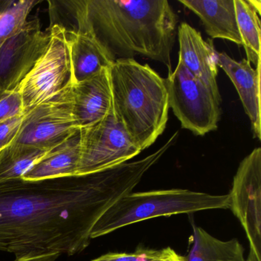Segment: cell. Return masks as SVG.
I'll return each mask as SVG.
<instances>
[{
  "mask_svg": "<svg viewBox=\"0 0 261 261\" xmlns=\"http://www.w3.org/2000/svg\"><path fill=\"white\" fill-rule=\"evenodd\" d=\"M70 4L77 24L75 30L66 29L71 61L69 80L75 85L110 68L115 59L91 31L74 2Z\"/></svg>",
  "mask_w": 261,
  "mask_h": 261,
  "instance_id": "11",
  "label": "cell"
},
{
  "mask_svg": "<svg viewBox=\"0 0 261 261\" xmlns=\"http://www.w3.org/2000/svg\"><path fill=\"white\" fill-rule=\"evenodd\" d=\"M230 208V196L211 195L188 189H172L130 192L116 201L93 228L91 238L140 221L159 217Z\"/></svg>",
  "mask_w": 261,
  "mask_h": 261,
  "instance_id": "4",
  "label": "cell"
},
{
  "mask_svg": "<svg viewBox=\"0 0 261 261\" xmlns=\"http://www.w3.org/2000/svg\"><path fill=\"white\" fill-rule=\"evenodd\" d=\"M25 114L22 95L18 87L0 95V123Z\"/></svg>",
  "mask_w": 261,
  "mask_h": 261,
  "instance_id": "21",
  "label": "cell"
},
{
  "mask_svg": "<svg viewBox=\"0 0 261 261\" xmlns=\"http://www.w3.org/2000/svg\"><path fill=\"white\" fill-rule=\"evenodd\" d=\"M80 158V132L58 146L27 171L21 179L27 181L76 176Z\"/></svg>",
  "mask_w": 261,
  "mask_h": 261,
  "instance_id": "16",
  "label": "cell"
},
{
  "mask_svg": "<svg viewBox=\"0 0 261 261\" xmlns=\"http://www.w3.org/2000/svg\"><path fill=\"white\" fill-rule=\"evenodd\" d=\"M2 93H3V91H1V90H0V95H1V94H2Z\"/></svg>",
  "mask_w": 261,
  "mask_h": 261,
  "instance_id": "24",
  "label": "cell"
},
{
  "mask_svg": "<svg viewBox=\"0 0 261 261\" xmlns=\"http://www.w3.org/2000/svg\"><path fill=\"white\" fill-rule=\"evenodd\" d=\"M214 54L217 66L228 76L239 94L254 137L260 140V65L253 69L247 59L238 62L225 53L216 50Z\"/></svg>",
  "mask_w": 261,
  "mask_h": 261,
  "instance_id": "13",
  "label": "cell"
},
{
  "mask_svg": "<svg viewBox=\"0 0 261 261\" xmlns=\"http://www.w3.org/2000/svg\"><path fill=\"white\" fill-rule=\"evenodd\" d=\"M50 33L41 30L39 19L25 27L0 48V90L14 89L31 71L46 49Z\"/></svg>",
  "mask_w": 261,
  "mask_h": 261,
  "instance_id": "10",
  "label": "cell"
},
{
  "mask_svg": "<svg viewBox=\"0 0 261 261\" xmlns=\"http://www.w3.org/2000/svg\"><path fill=\"white\" fill-rule=\"evenodd\" d=\"M80 130L69 80L57 95L25 114L17 137L7 149H55Z\"/></svg>",
  "mask_w": 261,
  "mask_h": 261,
  "instance_id": "5",
  "label": "cell"
},
{
  "mask_svg": "<svg viewBox=\"0 0 261 261\" xmlns=\"http://www.w3.org/2000/svg\"><path fill=\"white\" fill-rule=\"evenodd\" d=\"M142 152L123 124L114 107L100 121L80 130V158L76 176L102 172L127 163Z\"/></svg>",
  "mask_w": 261,
  "mask_h": 261,
  "instance_id": "6",
  "label": "cell"
},
{
  "mask_svg": "<svg viewBox=\"0 0 261 261\" xmlns=\"http://www.w3.org/2000/svg\"><path fill=\"white\" fill-rule=\"evenodd\" d=\"M24 115L18 116L0 123V152L14 142L23 123Z\"/></svg>",
  "mask_w": 261,
  "mask_h": 261,
  "instance_id": "22",
  "label": "cell"
},
{
  "mask_svg": "<svg viewBox=\"0 0 261 261\" xmlns=\"http://www.w3.org/2000/svg\"><path fill=\"white\" fill-rule=\"evenodd\" d=\"M247 261H261L259 260L255 256L254 253L252 250H250V254H249L248 258H247Z\"/></svg>",
  "mask_w": 261,
  "mask_h": 261,
  "instance_id": "23",
  "label": "cell"
},
{
  "mask_svg": "<svg viewBox=\"0 0 261 261\" xmlns=\"http://www.w3.org/2000/svg\"><path fill=\"white\" fill-rule=\"evenodd\" d=\"M117 120L142 151L164 132L169 119L166 79L134 59H117L109 68Z\"/></svg>",
  "mask_w": 261,
  "mask_h": 261,
  "instance_id": "3",
  "label": "cell"
},
{
  "mask_svg": "<svg viewBox=\"0 0 261 261\" xmlns=\"http://www.w3.org/2000/svg\"><path fill=\"white\" fill-rule=\"evenodd\" d=\"M238 30L247 60L258 66L261 64V2L259 0H234Z\"/></svg>",
  "mask_w": 261,
  "mask_h": 261,
  "instance_id": "18",
  "label": "cell"
},
{
  "mask_svg": "<svg viewBox=\"0 0 261 261\" xmlns=\"http://www.w3.org/2000/svg\"><path fill=\"white\" fill-rule=\"evenodd\" d=\"M230 209L239 220L250 250L261 260V148L240 163L230 193Z\"/></svg>",
  "mask_w": 261,
  "mask_h": 261,
  "instance_id": "9",
  "label": "cell"
},
{
  "mask_svg": "<svg viewBox=\"0 0 261 261\" xmlns=\"http://www.w3.org/2000/svg\"><path fill=\"white\" fill-rule=\"evenodd\" d=\"M166 82L169 108L183 129L197 136H204L217 129L221 117V101L179 60Z\"/></svg>",
  "mask_w": 261,
  "mask_h": 261,
  "instance_id": "7",
  "label": "cell"
},
{
  "mask_svg": "<svg viewBox=\"0 0 261 261\" xmlns=\"http://www.w3.org/2000/svg\"><path fill=\"white\" fill-rule=\"evenodd\" d=\"M172 144L169 139L145 158L90 175L0 183V251L15 261H56L83 251L103 214Z\"/></svg>",
  "mask_w": 261,
  "mask_h": 261,
  "instance_id": "1",
  "label": "cell"
},
{
  "mask_svg": "<svg viewBox=\"0 0 261 261\" xmlns=\"http://www.w3.org/2000/svg\"><path fill=\"white\" fill-rule=\"evenodd\" d=\"M178 60L221 101L217 83L218 67L215 62V48L212 42H205L201 33L186 22H182L178 27Z\"/></svg>",
  "mask_w": 261,
  "mask_h": 261,
  "instance_id": "12",
  "label": "cell"
},
{
  "mask_svg": "<svg viewBox=\"0 0 261 261\" xmlns=\"http://www.w3.org/2000/svg\"><path fill=\"white\" fill-rule=\"evenodd\" d=\"M179 3L199 17L212 39H225L242 46L234 0H179Z\"/></svg>",
  "mask_w": 261,
  "mask_h": 261,
  "instance_id": "15",
  "label": "cell"
},
{
  "mask_svg": "<svg viewBox=\"0 0 261 261\" xmlns=\"http://www.w3.org/2000/svg\"><path fill=\"white\" fill-rule=\"evenodd\" d=\"M73 2L115 61L139 55L161 62L172 72L178 18L167 0Z\"/></svg>",
  "mask_w": 261,
  "mask_h": 261,
  "instance_id": "2",
  "label": "cell"
},
{
  "mask_svg": "<svg viewBox=\"0 0 261 261\" xmlns=\"http://www.w3.org/2000/svg\"><path fill=\"white\" fill-rule=\"evenodd\" d=\"M49 33L46 49L17 86L25 114L57 95L70 79L71 61L66 28L55 24Z\"/></svg>",
  "mask_w": 261,
  "mask_h": 261,
  "instance_id": "8",
  "label": "cell"
},
{
  "mask_svg": "<svg viewBox=\"0 0 261 261\" xmlns=\"http://www.w3.org/2000/svg\"><path fill=\"white\" fill-rule=\"evenodd\" d=\"M186 261H247L244 249L236 238L224 241L204 229L193 227L192 246Z\"/></svg>",
  "mask_w": 261,
  "mask_h": 261,
  "instance_id": "17",
  "label": "cell"
},
{
  "mask_svg": "<svg viewBox=\"0 0 261 261\" xmlns=\"http://www.w3.org/2000/svg\"><path fill=\"white\" fill-rule=\"evenodd\" d=\"M92 261H186L170 247L161 249L140 247L133 253H108Z\"/></svg>",
  "mask_w": 261,
  "mask_h": 261,
  "instance_id": "20",
  "label": "cell"
},
{
  "mask_svg": "<svg viewBox=\"0 0 261 261\" xmlns=\"http://www.w3.org/2000/svg\"><path fill=\"white\" fill-rule=\"evenodd\" d=\"M71 85L74 114L81 129L100 121L108 115L113 106L109 68H103L84 82Z\"/></svg>",
  "mask_w": 261,
  "mask_h": 261,
  "instance_id": "14",
  "label": "cell"
},
{
  "mask_svg": "<svg viewBox=\"0 0 261 261\" xmlns=\"http://www.w3.org/2000/svg\"><path fill=\"white\" fill-rule=\"evenodd\" d=\"M36 4L38 2L34 0L10 2L0 11V48L27 25L29 16Z\"/></svg>",
  "mask_w": 261,
  "mask_h": 261,
  "instance_id": "19",
  "label": "cell"
}]
</instances>
